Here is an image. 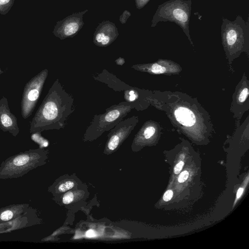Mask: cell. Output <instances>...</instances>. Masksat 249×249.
Segmentation results:
<instances>
[{
	"mask_svg": "<svg viewBox=\"0 0 249 249\" xmlns=\"http://www.w3.org/2000/svg\"><path fill=\"white\" fill-rule=\"evenodd\" d=\"M155 128L152 125H147L144 127L142 130V136L145 139H149L151 138L155 133Z\"/></svg>",
	"mask_w": 249,
	"mask_h": 249,
	"instance_id": "5bb4252c",
	"label": "cell"
},
{
	"mask_svg": "<svg viewBox=\"0 0 249 249\" xmlns=\"http://www.w3.org/2000/svg\"><path fill=\"white\" fill-rule=\"evenodd\" d=\"M13 217V213L9 210L3 212L0 215V219L2 221H8Z\"/></svg>",
	"mask_w": 249,
	"mask_h": 249,
	"instance_id": "ac0fdd59",
	"label": "cell"
},
{
	"mask_svg": "<svg viewBox=\"0 0 249 249\" xmlns=\"http://www.w3.org/2000/svg\"><path fill=\"white\" fill-rule=\"evenodd\" d=\"M173 195V191L171 190H168L163 195V199L165 201H168L172 198Z\"/></svg>",
	"mask_w": 249,
	"mask_h": 249,
	"instance_id": "7402d4cb",
	"label": "cell"
},
{
	"mask_svg": "<svg viewBox=\"0 0 249 249\" xmlns=\"http://www.w3.org/2000/svg\"><path fill=\"white\" fill-rule=\"evenodd\" d=\"M131 15V13L129 11L124 10L119 17V21L121 23L125 24Z\"/></svg>",
	"mask_w": 249,
	"mask_h": 249,
	"instance_id": "e0dca14e",
	"label": "cell"
},
{
	"mask_svg": "<svg viewBox=\"0 0 249 249\" xmlns=\"http://www.w3.org/2000/svg\"><path fill=\"white\" fill-rule=\"evenodd\" d=\"M137 122V117L132 116L118 123L108 134L107 148L110 151L116 149L128 136Z\"/></svg>",
	"mask_w": 249,
	"mask_h": 249,
	"instance_id": "52a82bcc",
	"label": "cell"
},
{
	"mask_svg": "<svg viewBox=\"0 0 249 249\" xmlns=\"http://www.w3.org/2000/svg\"><path fill=\"white\" fill-rule=\"evenodd\" d=\"M15 0H0V13L7 14L13 6Z\"/></svg>",
	"mask_w": 249,
	"mask_h": 249,
	"instance_id": "4fadbf2b",
	"label": "cell"
},
{
	"mask_svg": "<svg viewBox=\"0 0 249 249\" xmlns=\"http://www.w3.org/2000/svg\"><path fill=\"white\" fill-rule=\"evenodd\" d=\"M115 63L118 65L122 66L125 62V60L124 58L120 57L115 61Z\"/></svg>",
	"mask_w": 249,
	"mask_h": 249,
	"instance_id": "d4e9b609",
	"label": "cell"
},
{
	"mask_svg": "<svg viewBox=\"0 0 249 249\" xmlns=\"http://www.w3.org/2000/svg\"><path fill=\"white\" fill-rule=\"evenodd\" d=\"M184 165V162L182 161L179 162L174 167V171L175 174H178L181 171Z\"/></svg>",
	"mask_w": 249,
	"mask_h": 249,
	"instance_id": "603a6c76",
	"label": "cell"
},
{
	"mask_svg": "<svg viewBox=\"0 0 249 249\" xmlns=\"http://www.w3.org/2000/svg\"><path fill=\"white\" fill-rule=\"evenodd\" d=\"M176 119L181 124L186 126H192L196 123L194 113L185 107H178L174 112Z\"/></svg>",
	"mask_w": 249,
	"mask_h": 249,
	"instance_id": "8fae6325",
	"label": "cell"
},
{
	"mask_svg": "<svg viewBox=\"0 0 249 249\" xmlns=\"http://www.w3.org/2000/svg\"><path fill=\"white\" fill-rule=\"evenodd\" d=\"M31 155L29 153H27L17 156L12 162L13 166L18 167L27 164L30 160V158L31 157Z\"/></svg>",
	"mask_w": 249,
	"mask_h": 249,
	"instance_id": "7c38bea8",
	"label": "cell"
},
{
	"mask_svg": "<svg viewBox=\"0 0 249 249\" xmlns=\"http://www.w3.org/2000/svg\"><path fill=\"white\" fill-rule=\"evenodd\" d=\"M189 177V173L187 171L182 172L178 177V181L179 182L182 183L185 181Z\"/></svg>",
	"mask_w": 249,
	"mask_h": 249,
	"instance_id": "44dd1931",
	"label": "cell"
},
{
	"mask_svg": "<svg viewBox=\"0 0 249 249\" xmlns=\"http://www.w3.org/2000/svg\"><path fill=\"white\" fill-rule=\"evenodd\" d=\"M74 185V183L70 180L65 181L61 183L58 187V190L59 192L62 193L66 192L72 188Z\"/></svg>",
	"mask_w": 249,
	"mask_h": 249,
	"instance_id": "9a60e30c",
	"label": "cell"
},
{
	"mask_svg": "<svg viewBox=\"0 0 249 249\" xmlns=\"http://www.w3.org/2000/svg\"><path fill=\"white\" fill-rule=\"evenodd\" d=\"M73 103L72 96L56 79L30 122V132L63 128L74 111Z\"/></svg>",
	"mask_w": 249,
	"mask_h": 249,
	"instance_id": "6da1fadb",
	"label": "cell"
},
{
	"mask_svg": "<svg viewBox=\"0 0 249 249\" xmlns=\"http://www.w3.org/2000/svg\"><path fill=\"white\" fill-rule=\"evenodd\" d=\"M74 199V195L71 192L66 193L63 196L62 201L65 204H69L72 202Z\"/></svg>",
	"mask_w": 249,
	"mask_h": 249,
	"instance_id": "2e32d148",
	"label": "cell"
},
{
	"mask_svg": "<svg viewBox=\"0 0 249 249\" xmlns=\"http://www.w3.org/2000/svg\"><path fill=\"white\" fill-rule=\"evenodd\" d=\"M243 192V188H239V189L237 191V194H236V200H237L239 197L241 196L242 193Z\"/></svg>",
	"mask_w": 249,
	"mask_h": 249,
	"instance_id": "484cf974",
	"label": "cell"
},
{
	"mask_svg": "<svg viewBox=\"0 0 249 249\" xmlns=\"http://www.w3.org/2000/svg\"><path fill=\"white\" fill-rule=\"evenodd\" d=\"M192 10V0H169L158 5L151 20V27L159 22H171L182 29L192 43L189 23Z\"/></svg>",
	"mask_w": 249,
	"mask_h": 249,
	"instance_id": "7a4b0ae2",
	"label": "cell"
},
{
	"mask_svg": "<svg viewBox=\"0 0 249 249\" xmlns=\"http://www.w3.org/2000/svg\"><path fill=\"white\" fill-rule=\"evenodd\" d=\"M0 128L16 136L19 132L16 117L10 111L7 99L3 96L0 100Z\"/></svg>",
	"mask_w": 249,
	"mask_h": 249,
	"instance_id": "9c48e42d",
	"label": "cell"
},
{
	"mask_svg": "<svg viewBox=\"0 0 249 249\" xmlns=\"http://www.w3.org/2000/svg\"><path fill=\"white\" fill-rule=\"evenodd\" d=\"M87 12L86 9L74 13L57 21L53 31V35L61 40L74 36L84 26L83 17Z\"/></svg>",
	"mask_w": 249,
	"mask_h": 249,
	"instance_id": "8992f818",
	"label": "cell"
},
{
	"mask_svg": "<svg viewBox=\"0 0 249 249\" xmlns=\"http://www.w3.org/2000/svg\"><path fill=\"white\" fill-rule=\"evenodd\" d=\"M221 35L224 46L229 50L246 45L249 38V19L245 20L240 15L233 20L222 18Z\"/></svg>",
	"mask_w": 249,
	"mask_h": 249,
	"instance_id": "277c9868",
	"label": "cell"
},
{
	"mask_svg": "<svg viewBox=\"0 0 249 249\" xmlns=\"http://www.w3.org/2000/svg\"><path fill=\"white\" fill-rule=\"evenodd\" d=\"M134 107L132 104L124 101L107 108L102 114L94 115L86 129L84 138L91 140L111 130Z\"/></svg>",
	"mask_w": 249,
	"mask_h": 249,
	"instance_id": "3957f363",
	"label": "cell"
},
{
	"mask_svg": "<svg viewBox=\"0 0 249 249\" xmlns=\"http://www.w3.org/2000/svg\"><path fill=\"white\" fill-rule=\"evenodd\" d=\"M118 36V29L114 23L103 21L99 23L95 30L93 42L97 46L106 47L113 43Z\"/></svg>",
	"mask_w": 249,
	"mask_h": 249,
	"instance_id": "ba28073f",
	"label": "cell"
},
{
	"mask_svg": "<svg viewBox=\"0 0 249 249\" xmlns=\"http://www.w3.org/2000/svg\"><path fill=\"white\" fill-rule=\"evenodd\" d=\"M48 74V70L44 69L26 84L21 102V115L24 119L28 118L33 112Z\"/></svg>",
	"mask_w": 249,
	"mask_h": 249,
	"instance_id": "5b68a950",
	"label": "cell"
},
{
	"mask_svg": "<svg viewBox=\"0 0 249 249\" xmlns=\"http://www.w3.org/2000/svg\"><path fill=\"white\" fill-rule=\"evenodd\" d=\"M3 72H4V71H2L1 70L0 68V74H2V73H3Z\"/></svg>",
	"mask_w": 249,
	"mask_h": 249,
	"instance_id": "4316f807",
	"label": "cell"
},
{
	"mask_svg": "<svg viewBox=\"0 0 249 249\" xmlns=\"http://www.w3.org/2000/svg\"><path fill=\"white\" fill-rule=\"evenodd\" d=\"M249 94V89L247 88L243 89L240 92L238 100L240 102H244L247 99Z\"/></svg>",
	"mask_w": 249,
	"mask_h": 249,
	"instance_id": "d6986e66",
	"label": "cell"
},
{
	"mask_svg": "<svg viewBox=\"0 0 249 249\" xmlns=\"http://www.w3.org/2000/svg\"><path fill=\"white\" fill-rule=\"evenodd\" d=\"M150 0H135L136 8L141 9L143 8Z\"/></svg>",
	"mask_w": 249,
	"mask_h": 249,
	"instance_id": "ffe728a7",
	"label": "cell"
},
{
	"mask_svg": "<svg viewBox=\"0 0 249 249\" xmlns=\"http://www.w3.org/2000/svg\"><path fill=\"white\" fill-rule=\"evenodd\" d=\"M93 77L96 80L105 83L116 91H124L130 87L106 70Z\"/></svg>",
	"mask_w": 249,
	"mask_h": 249,
	"instance_id": "30bf717a",
	"label": "cell"
},
{
	"mask_svg": "<svg viewBox=\"0 0 249 249\" xmlns=\"http://www.w3.org/2000/svg\"><path fill=\"white\" fill-rule=\"evenodd\" d=\"M86 235L87 237L89 238H91L95 237L96 235V233L93 230H89L86 232Z\"/></svg>",
	"mask_w": 249,
	"mask_h": 249,
	"instance_id": "cb8c5ba5",
	"label": "cell"
}]
</instances>
